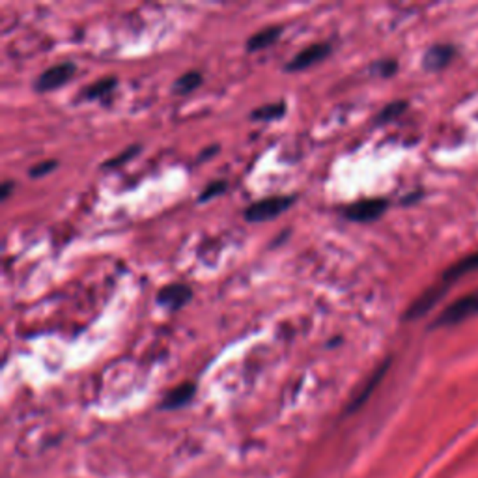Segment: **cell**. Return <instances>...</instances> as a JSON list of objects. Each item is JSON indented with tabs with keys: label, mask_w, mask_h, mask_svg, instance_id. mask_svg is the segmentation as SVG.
<instances>
[{
	"label": "cell",
	"mask_w": 478,
	"mask_h": 478,
	"mask_svg": "<svg viewBox=\"0 0 478 478\" xmlns=\"http://www.w3.org/2000/svg\"><path fill=\"white\" fill-rule=\"evenodd\" d=\"M293 202H295V197H271L258 200L245 209V221L254 222V224L273 221L284 211H288Z\"/></svg>",
	"instance_id": "obj_1"
},
{
	"label": "cell",
	"mask_w": 478,
	"mask_h": 478,
	"mask_svg": "<svg viewBox=\"0 0 478 478\" xmlns=\"http://www.w3.org/2000/svg\"><path fill=\"white\" fill-rule=\"evenodd\" d=\"M478 314V293L463 295L441 312V316L431 323V327H452Z\"/></svg>",
	"instance_id": "obj_2"
},
{
	"label": "cell",
	"mask_w": 478,
	"mask_h": 478,
	"mask_svg": "<svg viewBox=\"0 0 478 478\" xmlns=\"http://www.w3.org/2000/svg\"><path fill=\"white\" fill-rule=\"evenodd\" d=\"M387 208L388 202L385 198H365V200L349 204L344 209V215H346L347 221L366 224V222L377 221L387 211Z\"/></svg>",
	"instance_id": "obj_3"
},
{
	"label": "cell",
	"mask_w": 478,
	"mask_h": 478,
	"mask_svg": "<svg viewBox=\"0 0 478 478\" xmlns=\"http://www.w3.org/2000/svg\"><path fill=\"white\" fill-rule=\"evenodd\" d=\"M75 69L77 67L73 62H62V64L51 66L36 79L34 88H36V92H53L56 88H62L64 84L72 81Z\"/></svg>",
	"instance_id": "obj_4"
},
{
	"label": "cell",
	"mask_w": 478,
	"mask_h": 478,
	"mask_svg": "<svg viewBox=\"0 0 478 478\" xmlns=\"http://www.w3.org/2000/svg\"><path fill=\"white\" fill-rule=\"evenodd\" d=\"M331 54V45L329 43H312L301 53H297L290 62H288L286 72H303L308 67L316 66L322 60H325Z\"/></svg>",
	"instance_id": "obj_5"
},
{
	"label": "cell",
	"mask_w": 478,
	"mask_h": 478,
	"mask_svg": "<svg viewBox=\"0 0 478 478\" xmlns=\"http://www.w3.org/2000/svg\"><path fill=\"white\" fill-rule=\"evenodd\" d=\"M192 297V290L186 284H168V286L161 288L159 293H157V303L163 305L165 308H168L170 312H176L179 308H183L186 305H189V301Z\"/></svg>",
	"instance_id": "obj_6"
},
{
	"label": "cell",
	"mask_w": 478,
	"mask_h": 478,
	"mask_svg": "<svg viewBox=\"0 0 478 478\" xmlns=\"http://www.w3.org/2000/svg\"><path fill=\"white\" fill-rule=\"evenodd\" d=\"M388 366H390V358L388 361H385V363H381L379 365V368H377L376 372H372V376L368 377L365 381V385L363 387L358 388L357 390V395L353 396L352 398V402H349V407H347V413H353V411H357L358 407L363 406L368 398H370V395L374 393V388L381 383V379L385 377V374H387V370H388Z\"/></svg>",
	"instance_id": "obj_7"
},
{
	"label": "cell",
	"mask_w": 478,
	"mask_h": 478,
	"mask_svg": "<svg viewBox=\"0 0 478 478\" xmlns=\"http://www.w3.org/2000/svg\"><path fill=\"white\" fill-rule=\"evenodd\" d=\"M197 393L195 383H181L178 387H174L163 400L165 409H179V407L187 406L192 400V396Z\"/></svg>",
	"instance_id": "obj_8"
},
{
	"label": "cell",
	"mask_w": 478,
	"mask_h": 478,
	"mask_svg": "<svg viewBox=\"0 0 478 478\" xmlns=\"http://www.w3.org/2000/svg\"><path fill=\"white\" fill-rule=\"evenodd\" d=\"M282 36V28L281 26H269V28L260 30L258 34L251 36L247 40V51L251 53H256V51H263V49L271 47L275 45Z\"/></svg>",
	"instance_id": "obj_9"
},
{
	"label": "cell",
	"mask_w": 478,
	"mask_h": 478,
	"mask_svg": "<svg viewBox=\"0 0 478 478\" xmlns=\"http://www.w3.org/2000/svg\"><path fill=\"white\" fill-rule=\"evenodd\" d=\"M472 271H478V252L471 254L469 258H463L461 262L454 263L452 267H448V271L443 275L441 282H439V286L445 290L450 282L456 281V279H460V277L467 275V273H472Z\"/></svg>",
	"instance_id": "obj_10"
},
{
	"label": "cell",
	"mask_w": 478,
	"mask_h": 478,
	"mask_svg": "<svg viewBox=\"0 0 478 478\" xmlns=\"http://www.w3.org/2000/svg\"><path fill=\"white\" fill-rule=\"evenodd\" d=\"M452 56H454V49L450 45H436L428 49V53L425 54V67L430 72H439L452 60Z\"/></svg>",
	"instance_id": "obj_11"
},
{
	"label": "cell",
	"mask_w": 478,
	"mask_h": 478,
	"mask_svg": "<svg viewBox=\"0 0 478 478\" xmlns=\"http://www.w3.org/2000/svg\"><path fill=\"white\" fill-rule=\"evenodd\" d=\"M202 81L204 79L200 72H187L186 75H181V77L174 81L172 92L176 96H189L195 90L200 88Z\"/></svg>",
	"instance_id": "obj_12"
},
{
	"label": "cell",
	"mask_w": 478,
	"mask_h": 478,
	"mask_svg": "<svg viewBox=\"0 0 478 478\" xmlns=\"http://www.w3.org/2000/svg\"><path fill=\"white\" fill-rule=\"evenodd\" d=\"M116 84H118V79L116 77L99 79V81H96L94 84H90V86L84 88L83 96L86 97V99H101V97H105L107 94L113 92Z\"/></svg>",
	"instance_id": "obj_13"
},
{
	"label": "cell",
	"mask_w": 478,
	"mask_h": 478,
	"mask_svg": "<svg viewBox=\"0 0 478 478\" xmlns=\"http://www.w3.org/2000/svg\"><path fill=\"white\" fill-rule=\"evenodd\" d=\"M286 114V103H271V105H263V107L252 110L251 118L254 122H271V120H279Z\"/></svg>",
	"instance_id": "obj_14"
},
{
	"label": "cell",
	"mask_w": 478,
	"mask_h": 478,
	"mask_svg": "<svg viewBox=\"0 0 478 478\" xmlns=\"http://www.w3.org/2000/svg\"><path fill=\"white\" fill-rule=\"evenodd\" d=\"M407 108V103L406 101H395V103H388L387 107L383 108L381 113L377 114V124H385V122H393V120H396L398 116H400L404 110Z\"/></svg>",
	"instance_id": "obj_15"
},
{
	"label": "cell",
	"mask_w": 478,
	"mask_h": 478,
	"mask_svg": "<svg viewBox=\"0 0 478 478\" xmlns=\"http://www.w3.org/2000/svg\"><path fill=\"white\" fill-rule=\"evenodd\" d=\"M228 189V183L226 181H222V179H219V181H211L206 189H204L202 192H200V197H198V200L200 202H208V200H213V198L221 197L222 192L226 191Z\"/></svg>",
	"instance_id": "obj_16"
},
{
	"label": "cell",
	"mask_w": 478,
	"mask_h": 478,
	"mask_svg": "<svg viewBox=\"0 0 478 478\" xmlns=\"http://www.w3.org/2000/svg\"><path fill=\"white\" fill-rule=\"evenodd\" d=\"M56 167H58V163L54 161V159H51V161L38 163V165H34V167L30 168L28 176L34 179H40V178H43V176H47V174L54 172Z\"/></svg>",
	"instance_id": "obj_17"
},
{
	"label": "cell",
	"mask_w": 478,
	"mask_h": 478,
	"mask_svg": "<svg viewBox=\"0 0 478 478\" xmlns=\"http://www.w3.org/2000/svg\"><path fill=\"white\" fill-rule=\"evenodd\" d=\"M138 154V146H131V148H127L124 154H120V156L113 157L110 161L103 163V167L107 168H114V167H120V165H124V163H127L129 159H131L133 156H137Z\"/></svg>",
	"instance_id": "obj_18"
},
{
	"label": "cell",
	"mask_w": 478,
	"mask_h": 478,
	"mask_svg": "<svg viewBox=\"0 0 478 478\" xmlns=\"http://www.w3.org/2000/svg\"><path fill=\"white\" fill-rule=\"evenodd\" d=\"M376 69L379 72V75L381 77H390L393 73L398 69V64H396L395 60H383V62H379L376 66Z\"/></svg>",
	"instance_id": "obj_19"
},
{
	"label": "cell",
	"mask_w": 478,
	"mask_h": 478,
	"mask_svg": "<svg viewBox=\"0 0 478 478\" xmlns=\"http://www.w3.org/2000/svg\"><path fill=\"white\" fill-rule=\"evenodd\" d=\"M12 189H13L12 181H4V183H2V189H0V200H2V202L10 198V195H12Z\"/></svg>",
	"instance_id": "obj_20"
}]
</instances>
